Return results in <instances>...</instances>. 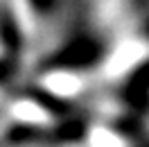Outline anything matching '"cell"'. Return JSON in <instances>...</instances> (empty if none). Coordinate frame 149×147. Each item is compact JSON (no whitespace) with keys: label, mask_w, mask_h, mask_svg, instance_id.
I'll use <instances>...</instances> for the list:
<instances>
[{"label":"cell","mask_w":149,"mask_h":147,"mask_svg":"<svg viewBox=\"0 0 149 147\" xmlns=\"http://www.w3.org/2000/svg\"><path fill=\"white\" fill-rule=\"evenodd\" d=\"M140 57H142V48L140 46H124L122 48V52L118 57H115V68L118 70H127V68H131V66L138 61Z\"/></svg>","instance_id":"6da1fadb"},{"label":"cell","mask_w":149,"mask_h":147,"mask_svg":"<svg viewBox=\"0 0 149 147\" xmlns=\"http://www.w3.org/2000/svg\"><path fill=\"white\" fill-rule=\"evenodd\" d=\"M7 73H9V66H7V64H2V61H0V82H2L5 77H7Z\"/></svg>","instance_id":"7a4b0ae2"},{"label":"cell","mask_w":149,"mask_h":147,"mask_svg":"<svg viewBox=\"0 0 149 147\" xmlns=\"http://www.w3.org/2000/svg\"><path fill=\"white\" fill-rule=\"evenodd\" d=\"M34 2H36L38 7H45V5H47V0H34Z\"/></svg>","instance_id":"3957f363"}]
</instances>
